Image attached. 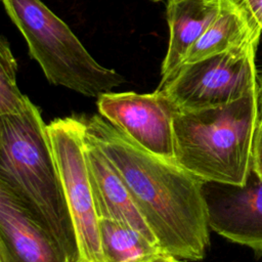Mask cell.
I'll return each instance as SVG.
<instances>
[{
	"label": "cell",
	"mask_w": 262,
	"mask_h": 262,
	"mask_svg": "<svg viewBox=\"0 0 262 262\" xmlns=\"http://www.w3.org/2000/svg\"><path fill=\"white\" fill-rule=\"evenodd\" d=\"M210 228L262 257V178L252 169L244 184L204 181Z\"/></svg>",
	"instance_id": "obj_8"
},
{
	"label": "cell",
	"mask_w": 262,
	"mask_h": 262,
	"mask_svg": "<svg viewBox=\"0 0 262 262\" xmlns=\"http://www.w3.org/2000/svg\"><path fill=\"white\" fill-rule=\"evenodd\" d=\"M100 115L149 152L174 160V118L178 112L162 92H108L97 98Z\"/></svg>",
	"instance_id": "obj_7"
},
{
	"label": "cell",
	"mask_w": 262,
	"mask_h": 262,
	"mask_svg": "<svg viewBox=\"0 0 262 262\" xmlns=\"http://www.w3.org/2000/svg\"><path fill=\"white\" fill-rule=\"evenodd\" d=\"M150 262H180V261L177 258L173 257V256H170V255H167V254L163 253Z\"/></svg>",
	"instance_id": "obj_17"
},
{
	"label": "cell",
	"mask_w": 262,
	"mask_h": 262,
	"mask_svg": "<svg viewBox=\"0 0 262 262\" xmlns=\"http://www.w3.org/2000/svg\"><path fill=\"white\" fill-rule=\"evenodd\" d=\"M17 63L8 41L0 39V115L16 114L25 110L31 100L23 94L16 84Z\"/></svg>",
	"instance_id": "obj_14"
},
{
	"label": "cell",
	"mask_w": 262,
	"mask_h": 262,
	"mask_svg": "<svg viewBox=\"0 0 262 262\" xmlns=\"http://www.w3.org/2000/svg\"><path fill=\"white\" fill-rule=\"evenodd\" d=\"M0 262H71L24 201L0 183Z\"/></svg>",
	"instance_id": "obj_9"
},
{
	"label": "cell",
	"mask_w": 262,
	"mask_h": 262,
	"mask_svg": "<svg viewBox=\"0 0 262 262\" xmlns=\"http://www.w3.org/2000/svg\"><path fill=\"white\" fill-rule=\"evenodd\" d=\"M98 233L102 262H150L163 254L159 244L126 223L99 218Z\"/></svg>",
	"instance_id": "obj_13"
},
{
	"label": "cell",
	"mask_w": 262,
	"mask_h": 262,
	"mask_svg": "<svg viewBox=\"0 0 262 262\" xmlns=\"http://www.w3.org/2000/svg\"><path fill=\"white\" fill-rule=\"evenodd\" d=\"M0 183L17 194L55 236L71 262H80L76 230L47 125L31 103L0 115Z\"/></svg>",
	"instance_id": "obj_2"
},
{
	"label": "cell",
	"mask_w": 262,
	"mask_h": 262,
	"mask_svg": "<svg viewBox=\"0 0 262 262\" xmlns=\"http://www.w3.org/2000/svg\"><path fill=\"white\" fill-rule=\"evenodd\" d=\"M259 84H260V85H262V75H261V76H259Z\"/></svg>",
	"instance_id": "obj_19"
},
{
	"label": "cell",
	"mask_w": 262,
	"mask_h": 262,
	"mask_svg": "<svg viewBox=\"0 0 262 262\" xmlns=\"http://www.w3.org/2000/svg\"><path fill=\"white\" fill-rule=\"evenodd\" d=\"M258 31L243 45L194 62L180 64L157 90L177 111L220 106L238 100L259 87L256 55Z\"/></svg>",
	"instance_id": "obj_5"
},
{
	"label": "cell",
	"mask_w": 262,
	"mask_h": 262,
	"mask_svg": "<svg viewBox=\"0 0 262 262\" xmlns=\"http://www.w3.org/2000/svg\"><path fill=\"white\" fill-rule=\"evenodd\" d=\"M47 80L89 97L124 83L122 75L98 63L69 26L41 0H2Z\"/></svg>",
	"instance_id": "obj_4"
},
{
	"label": "cell",
	"mask_w": 262,
	"mask_h": 262,
	"mask_svg": "<svg viewBox=\"0 0 262 262\" xmlns=\"http://www.w3.org/2000/svg\"><path fill=\"white\" fill-rule=\"evenodd\" d=\"M242 2L262 35V0H242Z\"/></svg>",
	"instance_id": "obj_16"
},
{
	"label": "cell",
	"mask_w": 262,
	"mask_h": 262,
	"mask_svg": "<svg viewBox=\"0 0 262 262\" xmlns=\"http://www.w3.org/2000/svg\"><path fill=\"white\" fill-rule=\"evenodd\" d=\"M259 87L231 103L177 112L174 160L202 179L241 185L251 171Z\"/></svg>",
	"instance_id": "obj_3"
},
{
	"label": "cell",
	"mask_w": 262,
	"mask_h": 262,
	"mask_svg": "<svg viewBox=\"0 0 262 262\" xmlns=\"http://www.w3.org/2000/svg\"><path fill=\"white\" fill-rule=\"evenodd\" d=\"M221 0H169L166 16L169 43L161 69V80L171 75L185 59L220 9Z\"/></svg>",
	"instance_id": "obj_11"
},
{
	"label": "cell",
	"mask_w": 262,
	"mask_h": 262,
	"mask_svg": "<svg viewBox=\"0 0 262 262\" xmlns=\"http://www.w3.org/2000/svg\"><path fill=\"white\" fill-rule=\"evenodd\" d=\"M47 129L78 238L80 262H102L85 154V124L81 116H73L53 120Z\"/></svg>",
	"instance_id": "obj_6"
},
{
	"label": "cell",
	"mask_w": 262,
	"mask_h": 262,
	"mask_svg": "<svg viewBox=\"0 0 262 262\" xmlns=\"http://www.w3.org/2000/svg\"><path fill=\"white\" fill-rule=\"evenodd\" d=\"M251 169L262 178V122L259 121L252 147Z\"/></svg>",
	"instance_id": "obj_15"
},
{
	"label": "cell",
	"mask_w": 262,
	"mask_h": 262,
	"mask_svg": "<svg viewBox=\"0 0 262 262\" xmlns=\"http://www.w3.org/2000/svg\"><path fill=\"white\" fill-rule=\"evenodd\" d=\"M86 134L119 170L163 253L196 261L209 246L204 181L175 160L156 156L127 137L102 116H81Z\"/></svg>",
	"instance_id": "obj_1"
},
{
	"label": "cell",
	"mask_w": 262,
	"mask_h": 262,
	"mask_svg": "<svg viewBox=\"0 0 262 262\" xmlns=\"http://www.w3.org/2000/svg\"><path fill=\"white\" fill-rule=\"evenodd\" d=\"M152 2H161V1H169V0H150Z\"/></svg>",
	"instance_id": "obj_20"
},
{
	"label": "cell",
	"mask_w": 262,
	"mask_h": 262,
	"mask_svg": "<svg viewBox=\"0 0 262 262\" xmlns=\"http://www.w3.org/2000/svg\"><path fill=\"white\" fill-rule=\"evenodd\" d=\"M258 103H259V121L262 122V85H260V84H259Z\"/></svg>",
	"instance_id": "obj_18"
},
{
	"label": "cell",
	"mask_w": 262,
	"mask_h": 262,
	"mask_svg": "<svg viewBox=\"0 0 262 262\" xmlns=\"http://www.w3.org/2000/svg\"><path fill=\"white\" fill-rule=\"evenodd\" d=\"M85 154L98 219L107 218L126 223L158 244L139 213L119 170L98 143L86 134V130Z\"/></svg>",
	"instance_id": "obj_10"
},
{
	"label": "cell",
	"mask_w": 262,
	"mask_h": 262,
	"mask_svg": "<svg viewBox=\"0 0 262 262\" xmlns=\"http://www.w3.org/2000/svg\"><path fill=\"white\" fill-rule=\"evenodd\" d=\"M258 31L259 27L252 20L242 0H221L218 14L189 49L182 63L194 62L236 48Z\"/></svg>",
	"instance_id": "obj_12"
}]
</instances>
